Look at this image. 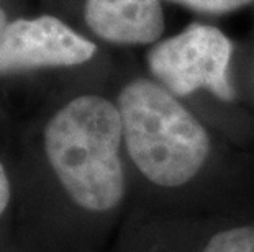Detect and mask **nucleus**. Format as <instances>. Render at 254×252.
I'll list each match as a JSON object with an SVG mask.
<instances>
[{
  "label": "nucleus",
  "instance_id": "39448f33",
  "mask_svg": "<svg viewBox=\"0 0 254 252\" xmlns=\"http://www.w3.org/2000/svg\"><path fill=\"white\" fill-rule=\"evenodd\" d=\"M85 21L95 35L117 45H146L164 28L159 0H87Z\"/></svg>",
  "mask_w": 254,
  "mask_h": 252
},
{
  "label": "nucleus",
  "instance_id": "20e7f679",
  "mask_svg": "<svg viewBox=\"0 0 254 252\" xmlns=\"http://www.w3.org/2000/svg\"><path fill=\"white\" fill-rule=\"evenodd\" d=\"M95 46L55 17L17 20L0 33V76L87 62Z\"/></svg>",
  "mask_w": 254,
  "mask_h": 252
},
{
  "label": "nucleus",
  "instance_id": "1a4fd4ad",
  "mask_svg": "<svg viewBox=\"0 0 254 252\" xmlns=\"http://www.w3.org/2000/svg\"><path fill=\"white\" fill-rule=\"evenodd\" d=\"M7 17H5V12H3V8L0 7V33L3 31V28L7 26Z\"/></svg>",
  "mask_w": 254,
  "mask_h": 252
},
{
  "label": "nucleus",
  "instance_id": "423d86ee",
  "mask_svg": "<svg viewBox=\"0 0 254 252\" xmlns=\"http://www.w3.org/2000/svg\"><path fill=\"white\" fill-rule=\"evenodd\" d=\"M202 252H254V226L233 228L215 234Z\"/></svg>",
  "mask_w": 254,
  "mask_h": 252
},
{
  "label": "nucleus",
  "instance_id": "6e6552de",
  "mask_svg": "<svg viewBox=\"0 0 254 252\" xmlns=\"http://www.w3.org/2000/svg\"><path fill=\"white\" fill-rule=\"evenodd\" d=\"M10 195H12V190H10V180L7 170H5L3 164L0 162V214L7 210L10 203Z\"/></svg>",
  "mask_w": 254,
  "mask_h": 252
},
{
  "label": "nucleus",
  "instance_id": "7ed1b4c3",
  "mask_svg": "<svg viewBox=\"0 0 254 252\" xmlns=\"http://www.w3.org/2000/svg\"><path fill=\"white\" fill-rule=\"evenodd\" d=\"M231 43L220 30L192 25L181 35L156 45L148 54L151 72L176 95L205 87L221 100H233L228 69Z\"/></svg>",
  "mask_w": 254,
  "mask_h": 252
},
{
  "label": "nucleus",
  "instance_id": "0eeeda50",
  "mask_svg": "<svg viewBox=\"0 0 254 252\" xmlns=\"http://www.w3.org/2000/svg\"><path fill=\"white\" fill-rule=\"evenodd\" d=\"M187 5L190 8L200 10V12H212V13H221V12H231V10L241 8L245 5L251 3L253 0H174Z\"/></svg>",
  "mask_w": 254,
  "mask_h": 252
},
{
  "label": "nucleus",
  "instance_id": "f257e3e1",
  "mask_svg": "<svg viewBox=\"0 0 254 252\" xmlns=\"http://www.w3.org/2000/svg\"><path fill=\"white\" fill-rule=\"evenodd\" d=\"M122 138L118 106L97 95L74 99L46 125V157L59 184L79 206L109 211L123 200Z\"/></svg>",
  "mask_w": 254,
  "mask_h": 252
},
{
  "label": "nucleus",
  "instance_id": "f03ea898",
  "mask_svg": "<svg viewBox=\"0 0 254 252\" xmlns=\"http://www.w3.org/2000/svg\"><path fill=\"white\" fill-rule=\"evenodd\" d=\"M117 106L129 157L153 184L179 187L203 167L207 131L166 89L134 80L118 95Z\"/></svg>",
  "mask_w": 254,
  "mask_h": 252
}]
</instances>
